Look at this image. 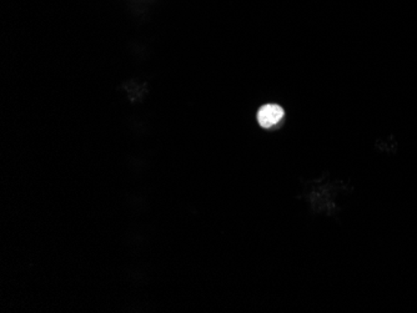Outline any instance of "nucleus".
<instances>
[{
    "label": "nucleus",
    "instance_id": "1",
    "mask_svg": "<svg viewBox=\"0 0 417 313\" xmlns=\"http://www.w3.org/2000/svg\"><path fill=\"white\" fill-rule=\"evenodd\" d=\"M284 115L285 113L281 106L276 104H267L259 110L258 121L260 124V126L269 129L279 123Z\"/></svg>",
    "mask_w": 417,
    "mask_h": 313
}]
</instances>
